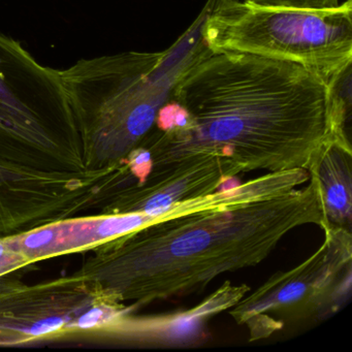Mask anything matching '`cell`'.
Here are the masks:
<instances>
[{"mask_svg":"<svg viewBox=\"0 0 352 352\" xmlns=\"http://www.w3.org/2000/svg\"><path fill=\"white\" fill-rule=\"evenodd\" d=\"M65 324V320L61 317H49V318L43 319V320L34 323L30 329H24V333L32 336V337H41V336L48 335V333L59 331Z\"/></svg>","mask_w":352,"mask_h":352,"instance_id":"cell-14","label":"cell"},{"mask_svg":"<svg viewBox=\"0 0 352 352\" xmlns=\"http://www.w3.org/2000/svg\"><path fill=\"white\" fill-rule=\"evenodd\" d=\"M325 112L331 137L350 140L352 119V59L324 80Z\"/></svg>","mask_w":352,"mask_h":352,"instance_id":"cell-10","label":"cell"},{"mask_svg":"<svg viewBox=\"0 0 352 352\" xmlns=\"http://www.w3.org/2000/svg\"><path fill=\"white\" fill-rule=\"evenodd\" d=\"M75 125L58 69L41 65L0 32V135L45 141L72 135Z\"/></svg>","mask_w":352,"mask_h":352,"instance_id":"cell-6","label":"cell"},{"mask_svg":"<svg viewBox=\"0 0 352 352\" xmlns=\"http://www.w3.org/2000/svg\"><path fill=\"white\" fill-rule=\"evenodd\" d=\"M207 6L162 52H129L81 59L59 71L74 120L112 158L129 156L155 124L181 76L212 52L203 38Z\"/></svg>","mask_w":352,"mask_h":352,"instance_id":"cell-3","label":"cell"},{"mask_svg":"<svg viewBox=\"0 0 352 352\" xmlns=\"http://www.w3.org/2000/svg\"><path fill=\"white\" fill-rule=\"evenodd\" d=\"M168 98L185 109L186 122L153 127L140 146L149 155L148 175L205 156L228 160L238 174L308 170L331 138L324 81L289 61L210 52L184 72Z\"/></svg>","mask_w":352,"mask_h":352,"instance_id":"cell-1","label":"cell"},{"mask_svg":"<svg viewBox=\"0 0 352 352\" xmlns=\"http://www.w3.org/2000/svg\"><path fill=\"white\" fill-rule=\"evenodd\" d=\"M203 38L214 53L238 52L298 63L323 81L352 59V3L331 9L261 7L207 0Z\"/></svg>","mask_w":352,"mask_h":352,"instance_id":"cell-4","label":"cell"},{"mask_svg":"<svg viewBox=\"0 0 352 352\" xmlns=\"http://www.w3.org/2000/svg\"><path fill=\"white\" fill-rule=\"evenodd\" d=\"M311 224L327 226L308 170L267 173L176 204L117 238L115 288L141 304L188 296L222 274L263 263L286 234Z\"/></svg>","mask_w":352,"mask_h":352,"instance_id":"cell-2","label":"cell"},{"mask_svg":"<svg viewBox=\"0 0 352 352\" xmlns=\"http://www.w3.org/2000/svg\"><path fill=\"white\" fill-rule=\"evenodd\" d=\"M3 253H5V248H3V245L0 243V258L3 256Z\"/></svg>","mask_w":352,"mask_h":352,"instance_id":"cell-16","label":"cell"},{"mask_svg":"<svg viewBox=\"0 0 352 352\" xmlns=\"http://www.w3.org/2000/svg\"><path fill=\"white\" fill-rule=\"evenodd\" d=\"M228 160L215 156L193 158L184 164L149 174L126 195L122 213L160 215L187 199L210 195L238 176Z\"/></svg>","mask_w":352,"mask_h":352,"instance_id":"cell-8","label":"cell"},{"mask_svg":"<svg viewBox=\"0 0 352 352\" xmlns=\"http://www.w3.org/2000/svg\"><path fill=\"white\" fill-rule=\"evenodd\" d=\"M322 244L294 269L277 272L228 310L248 331L249 342L267 339L286 323L320 321L339 312L351 298L352 234L323 228Z\"/></svg>","mask_w":352,"mask_h":352,"instance_id":"cell-5","label":"cell"},{"mask_svg":"<svg viewBox=\"0 0 352 352\" xmlns=\"http://www.w3.org/2000/svg\"><path fill=\"white\" fill-rule=\"evenodd\" d=\"M261 7L292 8V9H331L338 7L339 0H245Z\"/></svg>","mask_w":352,"mask_h":352,"instance_id":"cell-12","label":"cell"},{"mask_svg":"<svg viewBox=\"0 0 352 352\" xmlns=\"http://www.w3.org/2000/svg\"><path fill=\"white\" fill-rule=\"evenodd\" d=\"M160 215H149L145 213H119L108 216L102 219L92 222L94 228H85L86 232H94V241L111 240L124 236L129 232H135L143 226L156 221Z\"/></svg>","mask_w":352,"mask_h":352,"instance_id":"cell-11","label":"cell"},{"mask_svg":"<svg viewBox=\"0 0 352 352\" xmlns=\"http://www.w3.org/2000/svg\"><path fill=\"white\" fill-rule=\"evenodd\" d=\"M316 182L327 226L351 232L352 148L350 140L331 138L308 168Z\"/></svg>","mask_w":352,"mask_h":352,"instance_id":"cell-9","label":"cell"},{"mask_svg":"<svg viewBox=\"0 0 352 352\" xmlns=\"http://www.w3.org/2000/svg\"><path fill=\"white\" fill-rule=\"evenodd\" d=\"M112 312H114V310L109 312L107 309L102 308V307H94V308L90 309L87 312L84 313L78 319L76 327L82 329H89L98 327L109 316V313Z\"/></svg>","mask_w":352,"mask_h":352,"instance_id":"cell-15","label":"cell"},{"mask_svg":"<svg viewBox=\"0 0 352 352\" xmlns=\"http://www.w3.org/2000/svg\"><path fill=\"white\" fill-rule=\"evenodd\" d=\"M250 287L226 281L199 304L185 310L123 319L119 327L127 339L158 348L197 347L209 337V322L240 302Z\"/></svg>","mask_w":352,"mask_h":352,"instance_id":"cell-7","label":"cell"},{"mask_svg":"<svg viewBox=\"0 0 352 352\" xmlns=\"http://www.w3.org/2000/svg\"><path fill=\"white\" fill-rule=\"evenodd\" d=\"M56 238V230L54 228H44L36 230L28 234L22 241V247L28 251H38L47 248L54 242Z\"/></svg>","mask_w":352,"mask_h":352,"instance_id":"cell-13","label":"cell"}]
</instances>
